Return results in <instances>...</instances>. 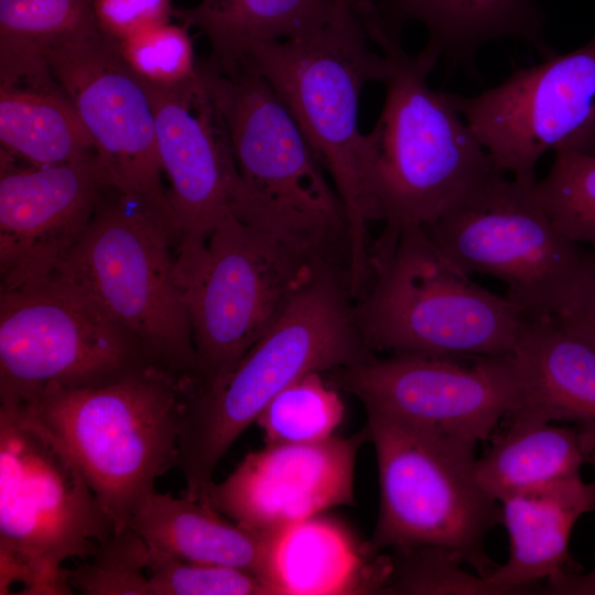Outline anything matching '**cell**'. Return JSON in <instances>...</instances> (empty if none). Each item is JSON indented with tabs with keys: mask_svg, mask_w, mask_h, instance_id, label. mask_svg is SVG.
Returning a JSON list of instances; mask_svg holds the SVG:
<instances>
[{
	"mask_svg": "<svg viewBox=\"0 0 595 595\" xmlns=\"http://www.w3.org/2000/svg\"><path fill=\"white\" fill-rule=\"evenodd\" d=\"M371 42L358 1L351 0L321 28L256 44L241 61L273 88L332 178L347 217L348 280L354 294L371 278L368 228L381 220L365 133L359 129V104L368 83L387 79L390 63L371 48Z\"/></svg>",
	"mask_w": 595,
	"mask_h": 595,
	"instance_id": "6da1fadb",
	"label": "cell"
},
{
	"mask_svg": "<svg viewBox=\"0 0 595 595\" xmlns=\"http://www.w3.org/2000/svg\"><path fill=\"white\" fill-rule=\"evenodd\" d=\"M369 30L390 63L381 112L364 134L372 190L386 223L379 242L387 244L405 228L435 221L497 170L451 93L428 84L440 53L428 44L416 54L407 53L401 30L378 13L370 17Z\"/></svg>",
	"mask_w": 595,
	"mask_h": 595,
	"instance_id": "7a4b0ae2",
	"label": "cell"
},
{
	"mask_svg": "<svg viewBox=\"0 0 595 595\" xmlns=\"http://www.w3.org/2000/svg\"><path fill=\"white\" fill-rule=\"evenodd\" d=\"M347 274L322 267L275 324L213 386L197 388L181 420L175 467L198 500L236 440L286 387L311 372L374 355L355 323Z\"/></svg>",
	"mask_w": 595,
	"mask_h": 595,
	"instance_id": "3957f363",
	"label": "cell"
},
{
	"mask_svg": "<svg viewBox=\"0 0 595 595\" xmlns=\"http://www.w3.org/2000/svg\"><path fill=\"white\" fill-rule=\"evenodd\" d=\"M197 379L155 361L86 387L48 386L20 402L69 454L115 532L128 528L155 480L175 467Z\"/></svg>",
	"mask_w": 595,
	"mask_h": 595,
	"instance_id": "277c9868",
	"label": "cell"
},
{
	"mask_svg": "<svg viewBox=\"0 0 595 595\" xmlns=\"http://www.w3.org/2000/svg\"><path fill=\"white\" fill-rule=\"evenodd\" d=\"M199 68L221 111L245 190L238 219L267 230L317 264L348 268V224L293 116L249 64ZM343 270V269H342Z\"/></svg>",
	"mask_w": 595,
	"mask_h": 595,
	"instance_id": "5b68a950",
	"label": "cell"
},
{
	"mask_svg": "<svg viewBox=\"0 0 595 595\" xmlns=\"http://www.w3.org/2000/svg\"><path fill=\"white\" fill-rule=\"evenodd\" d=\"M115 532L79 467L20 405L0 403V594L69 595L67 559Z\"/></svg>",
	"mask_w": 595,
	"mask_h": 595,
	"instance_id": "8992f818",
	"label": "cell"
},
{
	"mask_svg": "<svg viewBox=\"0 0 595 595\" xmlns=\"http://www.w3.org/2000/svg\"><path fill=\"white\" fill-rule=\"evenodd\" d=\"M370 289L353 305L370 351L433 356L513 354L521 313L472 281L424 227L401 230L372 253Z\"/></svg>",
	"mask_w": 595,
	"mask_h": 595,
	"instance_id": "52a82bcc",
	"label": "cell"
},
{
	"mask_svg": "<svg viewBox=\"0 0 595 595\" xmlns=\"http://www.w3.org/2000/svg\"><path fill=\"white\" fill-rule=\"evenodd\" d=\"M175 281L199 365V388L223 379L322 267L280 237L228 216L206 240L175 245Z\"/></svg>",
	"mask_w": 595,
	"mask_h": 595,
	"instance_id": "ba28073f",
	"label": "cell"
},
{
	"mask_svg": "<svg viewBox=\"0 0 595 595\" xmlns=\"http://www.w3.org/2000/svg\"><path fill=\"white\" fill-rule=\"evenodd\" d=\"M365 429L380 490L369 552L443 548L487 576L498 564L488 555L486 539L501 524V507L476 478L477 444L375 412H367Z\"/></svg>",
	"mask_w": 595,
	"mask_h": 595,
	"instance_id": "9c48e42d",
	"label": "cell"
},
{
	"mask_svg": "<svg viewBox=\"0 0 595 595\" xmlns=\"http://www.w3.org/2000/svg\"><path fill=\"white\" fill-rule=\"evenodd\" d=\"M175 226L148 201L108 187L56 274L91 298L170 368L199 382L174 274Z\"/></svg>",
	"mask_w": 595,
	"mask_h": 595,
	"instance_id": "30bf717a",
	"label": "cell"
},
{
	"mask_svg": "<svg viewBox=\"0 0 595 595\" xmlns=\"http://www.w3.org/2000/svg\"><path fill=\"white\" fill-rule=\"evenodd\" d=\"M532 185L495 171L424 228L462 271L502 281L521 315L554 318L595 273V251L553 226Z\"/></svg>",
	"mask_w": 595,
	"mask_h": 595,
	"instance_id": "8fae6325",
	"label": "cell"
},
{
	"mask_svg": "<svg viewBox=\"0 0 595 595\" xmlns=\"http://www.w3.org/2000/svg\"><path fill=\"white\" fill-rule=\"evenodd\" d=\"M155 361L162 363L60 274L0 291V402L48 386L101 383Z\"/></svg>",
	"mask_w": 595,
	"mask_h": 595,
	"instance_id": "7c38bea8",
	"label": "cell"
},
{
	"mask_svg": "<svg viewBox=\"0 0 595 595\" xmlns=\"http://www.w3.org/2000/svg\"><path fill=\"white\" fill-rule=\"evenodd\" d=\"M323 377L338 391L359 399L366 412L474 444L489 440L522 398L513 354L372 355Z\"/></svg>",
	"mask_w": 595,
	"mask_h": 595,
	"instance_id": "4fadbf2b",
	"label": "cell"
},
{
	"mask_svg": "<svg viewBox=\"0 0 595 595\" xmlns=\"http://www.w3.org/2000/svg\"><path fill=\"white\" fill-rule=\"evenodd\" d=\"M451 96L494 167L532 185L545 152L595 154V36L478 95Z\"/></svg>",
	"mask_w": 595,
	"mask_h": 595,
	"instance_id": "5bb4252c",
	"label": "cell"
},
{
	"mask_svg": "<svg viewBox=\"0 0 595 595\" xmlns=\"http://www.w3.org/2000/svg\"><path fill=\"white\" fill-rule=\"evenodd\" d=\"M46 63L91 136L108 186L148 201L176 228L163 184L153 108L116 41L101 33L51 51Z\"/></svg>",
	"mask_w": 595,
	"mask_h": 595,
	"instance_id": "9a60e30c",
	"label": "cell"
},
{
	"mask_svg": "<svg viewBox=\"0 0 595 595\" xmlns=\"http://www.w3.org/2000/svg\"><path fill=\"white\" fill-rule=\"evenodd\" d=\"M140 82L154 112L177 241H204L225 218L238 217L245 202L226 122L199 65L195 77L173 87Z\"/></svg>",
	"mask_w": 595,
	"mask_h": 595,
	"instance_id": "2e32d148",
	"label": "cell"
},
{
	"mask_svg": "<svg viewBox=\"0 0 595 595\" xmlns=\"http://www.w3.org/2000/svg\"><path fill=\"white\" fill-rule=\"evenodd\" d=\"M0 171V291H11L56 272L109 186L96 154L34 166L1 152Z\"/></svg>",
	"mask_w": 595,
	"mask_h": 595,
	"instance_id": "e0dca14e",
	"label": "cell"
},
{
	"mask_svg": "<svg viewBox=\"0 0 595 595\" xmlns=\"http://www.w3.org/2000/svg\"><path fill=\"white\" fill-rule=\"evenodd\" d=\"M364 428L350 437L310 444H266L248 453L199 501L257 533L354 504V473Z\"/></svg>",
	"mask_w": 595,
	"mask_h": 595,
	"instance_id": "ac0fdd59",
	"label": "cell"
},
{
	"mask_svg": "<svg viewBox=\"0 0 595 595\" xmlns=\"http://www.w3.org/2000/svg\"><path fill=\"white\" fill-rule=\"evenodd\" d=\"M261 581L269 595L380 594L389 555H372L338 521L321 515L266 533Z\"/></svg>",
	"mask_w": 595,
	"mask_h": 595,
	"instance_id": "d6986e66",
	"label": "cell"
},
{
	"mask_svg": "<svg viewBox=\"0 0 595 595\" xmlns=\"http://www.w3.org/2000/svg\"><path fill=\"white\" fill-rule=\"evenodd\" d=\"M501 524L509 539V554L486 578L508 595L540 593L541 582L580 565L569 551L573 528L595 510V482L581 477L552 482L502 499Z\"/></svg>",
	"mask_w": 595,
	"mask_h": 595,
	"instance_id": "ffe728a7",
	"label": "cell"
},
{
	"mask_svg": "<svg viewBox=\"0 0 595 595\" xmlns=\"http://www.w3.org/2000/svg\"><path fill=\"white\" fill-rule=\"evenodd\" d=\"M513 356L522 398L506 418L548 423L595 422V348L551 317H521Z\"/></svg>",
	"mask_w": 595,
	"mask_h": 595,
	"instance_id": "44dd1931",
	"label": "cell"
},
{
	"mask_svg": "<svg viewBox=\"0 0 595 595\" xmlns=\"http://www.w3.org/2000/svg\"><path fill=\"white\" fill-rule=\"evenodd\" d=\"M383 15L401 28L421 23L428 45L441 57L474 68L478 50L502 39L522 40L544 58L555 53L543 36L544 13L537 0H385Z\"/></svg>",
	"mask_w": 595,
	"mask_h": 595,
	"instance_id": "7402d4cb",
	"label": "cell"
},
{
	"mask_svg": "<svg viewBox=\"0 0 595 595\" xmlns=\"http://www.w3.org/2000/svg\"><path fill=\"white\" fill-rule=\"evenodd\" d=\"M128 527L152 550L186 562L237 567L261 581L266 533L250 531L199 500L154 490Z\"/></svg>",
	"mask_w": 595,
	"mask_h": 595,
	"instance_id": "603a6c76",
	"label": "cell"
},
{
	"mask_svg": "<svg viewBox=\"0 0 595 595\" xmlns=\"http://www.w3.org/2000/svg\"><path fill=\"white\" fill-rule=\"evenodd\" d=\"M340 0H203L174 9L183 25L197 28L210 44L209 58L220 66L244 60L250 47L310 33L327 23Z\"/></svg>",
	"mask_w": 595,
	"mask_h": 595,
	"instance_id": "cb8c5ba5",
	"label": "cell"
},
{
	"mask_svg": "<svg viewBox=\"0 0 595 595\" xmlns=\"http://www.w3.org/2000/svg\"><path fill=\"white\" fill-rule=\"evenodd\" d=\"M475 462L479 485L495 500L552 482L581 477L585 462L577 425L505 418Z\"/></svg>",
	"mask_w": 595,
	"mask_h": 595,
	"instance_id": "d4e9b609",
	"label": "cell"
},
{
	"mask_svg": "<svg viewBox=\"0 0 595 595\" xmlns=\"http://www.w3.org/2000/svg\"><path fill=\"white\" fill-rule=\"evenodd\" d=\"M101 33L93 0H0V86L56 85L46 55Z\"/></svg>",
	"mask_w": 595,
	"mask_h": 595,
	"instance_id": "484cf974",
	"label": "cell"
},
{
	"mask_svg": "<svg viewBox=\"0 0 595 595\" xmlns=\"http://www.w3.org/2000/svg\"><path fill=\"white\" fill-rule=\"evenodd\" d=\"M1 152L34 166L96 154L75 107L55 86H0Z\"/></svg>",
	"mask_w": 595,
	"mask_h": 595,
	"instance_id": "4316f807",
	"label": "cell"
},
{
	"mask_svg": "<svg viewBox=\"0 0 595 595\" xmlns=\"http://www.w3.org/2000/svg\"><path fill=\"white\" fill-rule=\"evenodd\" d=\"M343 416L338 390L322 372H311L283 389L256 423L266 444H310L332 437Z\"/></svg>",
	"mask_w": 595,
	"mask_h": 595,
	"instance_id": "83f0119b",
	"label": "cell"
},
{
	"mask_svg": "<svg viewBox=\"0 0 595 595\" xmlns=\"http://www.w3.org/2000/svg\"><path fill=\"white\" fill-rule=\"evenodd\" d=\"M532 193L561 234L595 248V154L556 152L548 174L533 183Z\"/></svg>",
	"mask_w": 595,
	"mask_h": 595,
	"instance_id": "f1b7e54d",
	"label": "cell"
},
{
	"mask_svg": "<svg viewBox=\"0 0 595 595\" xmlns=\"http://www.w3.org/2000/svg\"><path fill=\"white\" fill-rule=\"evenodd\" d=\"M385 595H508L486 576L469 573L448 550L418 547L392 551Z\"/></svg>",
	"mask_w": 595,
	"mask_h": 595,
	"instance_id": "f546056e",
	"label": "cell"
},
{
	"mask_svg": "<svg viewBox=\"0 0 595 595\" xmlns=\"http://www.w3.org/2000/svg\"><path fill=\"white\" fill-rule=\"evenodd\" d=\"M148 558V544L128 527L98 542L83 563L66 569L67 583L84 595H149Z\"/></svg>",
	"mask_w": 595,
	"mask_h": 595,
	"instance_id": "4dcf8cb0",
	"label": "cell"
},
{
	"mask_svg": "<svg viewBox=\"0 0 595 595\" xmlns=\"http://www.w3.org/2000/svg\"><path fill=\"white\" fill-rule=\"evenodd\" d=\"M116 43L128 67L144 83L173 87L198 73V62L185 25L162 23Z\"/></svg>",
	"mask_w": 595,
	"mask_h": 595,
	"instance_id": "1f68e13d",
	"label": "cell"
},
{
	"mask_svg": "<svg viewBox=\"0 0 595 595\" xmlns=\"http://www.w3.org/2000/svg\"><path fill=\"white\" fill-rule=\"evenodd\" d=\"M149 595H269L264 584L244 570L186 562L149 548Z\"/></svg>",
	"mask_w": 595,
	"mask_h": 595,
	"instance_id": "d6a6232c",
	"label": "cell"
},
{
	"mask_svg": "<svg viewBox=\"0 0 595 595\" xmlns=\"http://www.w3.org/2000/svg\"><path fill=\"white\" fill-rule=\"evenodd\" d=\"M98 26L115 41L170 22L174 8L170 0H93Z\"/></svg>",
	"mask_w": 595,
	"mask_h": 595,
	"instance_id": "836d02e7",
	"label": "cell"
},
{
	"mask_svg": "<svg viewBox=\"0 0 595 595\" xmlns=\"http://www.w3.org/2000/svg\"><path fill=\"white\" fill-rule=\"evenodd\" d=\"M552 320L564 332L595 348V273L570 306Z\"/></svg>",
	"mask_w": 595,
	"mask_h": 595,
	"instance_id": "e575fe53",
	"label": "cell"
},
{
	"mask_svg": "<svg viewBox=\"0 0 595 595\" xmlns=\"http://www.w3.org/2000/svg\"><path fill=\"white\" fill-rule=\"evenodd\" d=\"M595 559V556H594ZM541 594L552 595H595V563L587 573L566 572L545 582Z\"/></svg>",
	"mask_w": 595,
	"mask_h": 595,
	"instance_id": "d590c367",
	"label": "cell"
},
{
	"mask_svg": "<svg viewBox=\"0 0 595 595\" xmlns=\"http://www.w3.org/2000/svg\"><path fill=\"white\" fill-rule=\"evenodd\" d=\"M586 464L595 469V422L577 424Z\"/></svg>",
	"mask_w": 595,
	"mask_h": 595,
	"instance_id": "8d00e7d4",
	"label": "cell"
},
{
	"mask_svg": "<svg viewBox=\"0 0 595 595\" xmlns=\"http://www.w3.org/2000/svg\"><path fill=\"white\" fill-rule=\"evenodd\" d=\"M340 1H342V2H349V1H351V0H340Z\"/></svg>",
	"mask_w": 595,
	"mask_h": 595,
	"instance_id": "74e56055",
	"label": "cell"
}]
</instances>
